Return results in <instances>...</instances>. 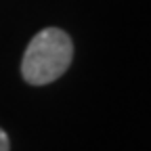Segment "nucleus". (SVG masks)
<instances>
[{"label":"nucleus","instance_id":"nucleus-1","mask_svg":"<svg viewBox=\"0 0 151 151\" xmlns=\"http://www.w3.org/2000/svg\"><path fill=\"white\" fill-rule=\"evenodd\" d=\"M71 59V38L59 27H46L27 44L21 59V76L32 86H44L59 80L69 69Z\"/></svg>","mask_w":151,"mask_h":151},{"label":"nucleus","instance_id":"nucleus-2","mask_svg":"<svg viewBox=\"0 0 151 151\" xmlns=\"http://www.w3.org/2000/svg\"><path fill=\"white\" fill-rule=\"evenodd\" d=\"M11 149V141H9V134L0 128V151H9Z\"/></svg>","mask_w":151,"mask_h":151}]
</instances>
